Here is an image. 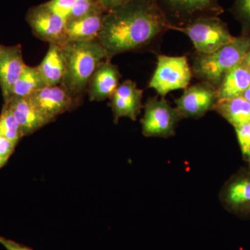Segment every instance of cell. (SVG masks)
Listing matches in <instances>:
<instances>
[{"label":"cell","mask_w":250,"mask_h":250,"mask_svg":"<svg viewBox=\"0 0 250 250\" xmlns=\"http://www.w3.org/2000/svg\"><path fill=\"white\" fill-rule=\"evenodd\" d=\"M191 77L187 57L159 55L149 86L161 96L165 97L172 90L186 89Z\"/></svg>","instance_id":"obj_5"},{"label":"cell","mask_w":250,"mask_h":250,"mask_svg":"<svg viewBox=\"0 0 250 250\" xmlns=\"http://www.w3.org/2000/svg\"><path fill=\"white\" fill-rule=\"evenodd\" d=\"M220 199L228 211L240 217H250V167L241 169L228 179Z\"/></svg>","instance_id":"obj_9"},{"label":"cell","mask_w":250,"mask_h":250,"mask_svg":"<svg viewBox=\"0 0 250 250\" xmlns=\"http://www.w3.org/2000/svg\"><path fill=\"white\" fill-rule=\"evenodd\" d=\"M250 50V33L242 34L211 54H200L193 72L197 78L218 88L227 72L243 62Z\"/></svg>","instance_id":"obj_3"},{"label":"cell","mask_w":250,"mask_h":250,"mask_svg":"<svg viewBox=\"0 0 250 250\" xmlns=\"http://www.w3.org/2000/svg\"><path fill=\"white\" fill-rule=\"evenodd\" d=\"M0 136H4L16 144L24 136L14 113L5 104L0 114Z\"/></svg>","instance_id":"obj_21"},{"label":"cell","mask_w":250,"mask_h":250,"mask_svg":"<svg viewBox=\"0 0 250 250\" xmlns=\"http://www.w3.org/2000/svg\"><path fill=\"white\" fill-rule=\"evenodd\" d=\"M0 244L6 248V250H33L24 245L20 244L17 242L1 236H0Z\"/></svg>","instance_id":"obj_28"},{"label":"cell","mask_w":250,"mask_h":250,"mask_svg":"<svg viewBox=\"0 0 250 250\" xmlns=\"http://www.w3.org/2000/svg\"><path fill=\"white\" fill-rule=\"evenodd\" d=\"M7 159H1L0 158V169L7 163Z\"/></svg>","instance_id":"obj_31"},{"label":"cell","mask_w":250,"mask_h":250,"mask_svg":"<svg viewBox=\"0 0 250 250\" xmlns=\"http://www.w3.org/2000/svg\"><path fill=\"white\" fill-rule=\"evenodd\" d=\"M143 90L135 82L126 80L120 83L111 97L115 123L123 117L136 121L142 108Z\"/></svg>","instance_id":"obj_12"},{"label":"cell","mask_w":250,"mask_h":250,"mask_svg":"<svg viewBox=\"0 0 250 250\" xmlns=\"http://www.w3.org/2000/svg\"><path fill=\"white\" fill-rule=\"evenodd\" d=\"M217 102V88L203 82L186 88L183 95L175 100L176 108L182 118H199L214 109Z\"/></svg>","instance_id":"obj_10"},{"label":"cell","mask_w":250,"mask_h":250,"mask_svg":"<svg viewBox=\"0 0 250 250\" xmlns=\"http://www.w3.org/2000/svg\"><path fill=\"white\" fill-rule=\"evenodd\" d=\"M29 98L49 123L77 105V98H74L62 85L44 87Z\"/></svg>","instance_id":"obj_11"},{"label":"cell","mask_w":250,"mask_h":250,"mask_svg":"<svg viewBox=\"0 0 250 250\" xmlns=\"http://www.w3.org/2000/svg\"><path fill=\"white\" fill-rule=\"evenodd\" d=\"M100 9L104 11L105 12L110 11L126 3L129 2L132 0H93Z\"/></svg>","instance_id":"obj_27"},{"label":"cell","mask_w":250,"mask_h":250,"mask_svg":"<svg viewBox=\"0 0 250 250\" xmlns=\"http://www.w3.org/2000/svg\"><path fill=\"white\" fill-rule=\"evenodd\" d=\"M182 118L178 110L172 108L165 99H149L141 121L143 134L147 137H170L175 133Z\"/></svg>","instance_id":"obj_7"},{"label":"cell","mask_w":250,"mask_h":250,"mask_svg":"<svg viewBox=\"0 0 250 250\" xmlns=\"http://www.w3.org/2000/svg\"><path fill=\"white\" fill-rule=\"evenodd\" d=\"M213 110L233 127L250 122V103L243 96L218 100Z\"/></svg>","instance_id":"obj_19"},{"label":"cell","mask_w":250,"mask_h":250,"mask_svg":"<svg viewBox=\"0 0 250 250\" xmlns=\"http://www.w3.org/2000/svg\"><path fill=\"white\" fill-rule=\"evenodd\" d=\"M46 85L36 67L25 65L13 88L11 97H30Z\"/></svg>","instance_id":"obj_20"},{"label":"cell","mask_w":250,"mask_h":250,"mask_svg":"<svg viewBox=\"0 0 250 250\" xmlns=\"http://www.w3.org/2000/svg\"><path fill=\"white\" fill-rule=\"evenodd\" d=\"M62 47L65 61V77L62 85L77 98L86 88L99 64L107 54L97 41L67 42Z\"/></svg>","instance_id":"obj_2"},{"label":"cell","mask_w":250,"mask_h":250,"mask_svg":"<svg viewBox=\"0 0 250 250\" xmlns=\"http://www.w3.org/2000/svg\"><path fill=\"white\" fill-rule=\"evenodd\" d=\"M4 104L14 113L24 136L33 134L49 123L29 97H11Z\"/></svg>","instance_id":"obj_16"},{"label":"cell","mask_w":250,"mask_h":250,"mask_svg":"<svg viewBox=\"0 0 250 250\" xmlns=\"http://www.w3.org/2000/svg\"><path fill=\"white\" fill-rule=\"evenodd\" d=\"M170 27L155 0H132L106 12L97 41L109 60L148 45Z\"/></svg>","instance_id":"obj_1"},{"label":"cell","mask_w":250,"mask_h":250,"mask_svg":"<svg viewBox=\"0 0 250 250\" xmlns=\"http://www.w3.org/2000/svg\"><path fill=\"white\" fill-rule=\"evenodd\" d=\"M25 65L21 45L10 47L1 45L0 49V87L4 101L11 98L13 88L22 75Z\"/></svg>","instance_id":"obj_13"},{"label":"cell","mask_w":250,"mask_h":250,"mask_svg":"<svg viewBox=\"0 0 250 250\" xmlns=\"http://www.w3.org/2000/svg\"><path fill=\"white\" fill-rule=\"evenodd\" d=\"M250 84V73L242 62L227 72L217 88L218 100L242 96Z\"/></svg>","instance_id":"obj_18"},{"label":"cell","mask_w":250,"mask_h":250,"mask_svg":"<svg viewBox=\"0 0 250 250\" xmlns=\"http://www.w3.org/2000/svg\"><path fill=\"white\" fill-rule=\"evenodd\" d=\"M105 14L103 10L98 9L82 17L67 20L66 42L97 41L103 27Z\"/></svg>","instance_id":"obj_14"},{"label":"cell","mask_w":250,"mask_h":250,"mask_svg":"<svg viewBox=\"0 0 250 250\" xmlns=\"http://www.w3.org/2000/svg\"><path fill=\"white\" fill-rule=\"evenodd\" d=\"M235 131L243 159L250 167V122L235 126Z\"/></svg>","instance_id":"obj_23"},{"label":"cell","mask_w":250,"mask_h":250,"mask_svg":"<svg viewBox=\"0 0 250 250\" xmlns=\"http://www.w3.org/2000/svg\"><path fill=\"white\" fill-rule=\"evenodd\" d=\"M17 144L0 136V158L9 160L10 156L12 155Z\"/></svg>","instance_id":"obj_26"},{"label":"cell","mask_w":250,"mask_h":250,"mask_svg":"<svg viewBox=\"0 0 250 250\" xmlns=\"http://www.w3.org/2000/svg\"><path fill=\"white\" fill-rule=\"evenodd\" d=\"M188 36L200 54L213 53L234 40L228 24L218 16H205L194 20L182 27H170Z\"/></svg>","instance_id":"obj_4"},{"label":"cell","mask_w":250,"mask_h":250,"mask_svg":"<svg viewBox=\"0 0 250 250\" xmlns=\"http://www.w3.org/2000/svg\"><path fill=\"white\" fill-rule=\"evenodd\" d=\"M36 67L46 86L62 85L66 66L62 47L57 44L49 43L45 58Z\"/></svg>","instance_id":"obj_17"},{"label":"cell","mask_w":250,"mask_h":250,"mask_svg":"<svg viewBox=\"0 0 250 250\" xmlns=\"http://www.w3.org/2000/svg\"><path fill=\"white\" fill-rule=\"evenodd\" d=\"M26 21L33 33L41 40L62 46L65 41L66 20L45 3L28 11Z\"/></svg>","instance_id":"obj_8"},{"label":"cell","mask_w":250,"mask_h":250,"mask_svg":"<svg viewBox=\"0 0 250 250\" xmlns=\"http://www.w3.org/2000/svg\"><path fill=\"white\" fill-rule=\"evenodd\" d=\"M171 27H182L198 18L224 12L218 0H155Z\"/></svg>","instance_id":"obj_6"},{"label":"cell","mask_w":250,"mask_h":250,"mask_svg":"<svg viewBox=\"0 0 250 250\" xmlns=\"http://www.w3.org/2000/svg\"><path fill=\"white\" fill-rule=\"evenodd\" d=\"M120 78L121 75L116 65L107 59L100 62L88 83L90 101H103L111 98L120 84Z\"/></svg>","instance_id":"obj_15"},{"label":"cell","mask_w":250,"mask_h":250,"mask_svg":"<svg viewBox=\"0 0 250 250\" xmlns=\"http://www.w3.org/2000/svg\"><path fill=\"white\" fill-rule=\"evenodd\" d=\"M242 96L250 103V84L249 86H248V88L245 90V92L243 93V95H242Z\"/></svg>","instance_id":"obj_30"},{"label":"cell","mask_w":250,"mask_h":250,"mask_svg":"<svg viewBox=\"0 0 250 250\" xmlns=\"http://www.w3.org/2000/svg\"><path fill=\"white\" fill-rule=\"evenodd\" d=\"M76 1L77 0H50L46 4L67 21Z\"/></svg>","instance_id":"obj_25"},{"label":"cell","mask_w":250,"mask_h":250,"mask_svg":"<svg viewBox=\"0 0 250 250\" xmlns=\"http://www.w3.org/2000/svg\"><path fill=\"white\" fill-rule=\"evenodd\" d=\"M243 62L246 64L247 67H248V70H249L250 73V50L246 54L244 59L243 60Z\"/></svg>","instance_id":"obj_29"},{"label":"cell","mask_w":250,"mask_h":250,"mask_svg":"<svg viewBox=\"0 0 250 250\" xmlns=\"http://www.w3.org/2000/svg\"><path fill=\"white\" fill-rule=\"evenodd\" d=\"M98 9H102L94 2L93 0H77L68 19L82 17Z\"/></svg>","instance_id":"obj_24"},{"label":"cell","mask_w":250,"mask_h":250,"mask_svg":"<svg viewBox=\"0 0 250 250\" xmlns=\"http://www.w3.org/2000/svg\"><path fill=\"white\" fill-rule=\"evenodd\" d=\"M230 11L241 24L242 34L250 33V0H234Z\"/></svg>","instance_id":"obj_22"},{"label":"cell","mask_w":250,"mask_h":250,"mask_svg":"<svg viewBox=\"0 0 250 250\" xmlns=\"http://www.w3.org/2000/svg\"><path fill=\"white\" fill-rule=\"evenodd\" d=\"M1 45H0V49H1Z\"/></svg>","instance_id":"obj_32"}]
</instances>
